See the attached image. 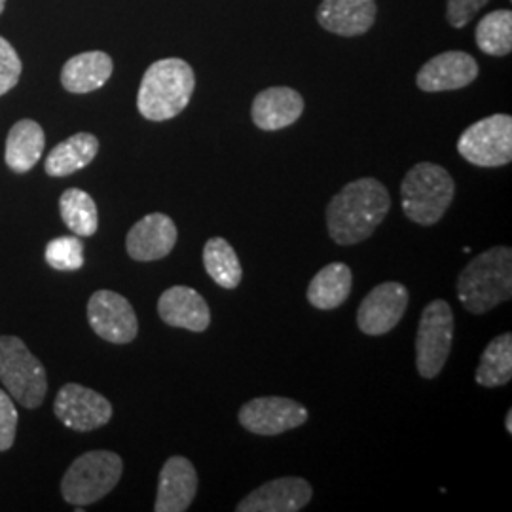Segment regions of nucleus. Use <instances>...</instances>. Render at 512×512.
I'll use <instances>...</instances> for the list:
<instances>
[{"label":"nucleus","instance_id":"dca6fc26","mask_svg":"<svg viewBox=\"0 0 512 512\" xmlns=\"http://www.w3.org/2000/svg\"><path fill=\"white\" fill-rule=\"evenodd\" d=\"M196 494H198V473L192 461L183 456L167 459L160 471L154 511H188Z\"/></svg>","mask_w":512,"mask_h":512},{"label":"nucleus","instance_id":"473e14b6","mask_svg":"<svg viewBox=\"0 0 512 512\" xmlns=\"http://www.w3.org/2000/svg\"><path fill=\"white\" fill-rule=\"evenodd\" d=\"M4 6H6V0H0V14L4 12Z\"/></svg>","mask_w":512,"mask_h":512},{"label":"nucleus","instance_id":"7c9ffc66","mask_svg":"<svg viewBox=\"0 0 512 512\" xmlns=\"http://www.w3.org/2000/svg\"><path fill=\"white\" fill-rule=\"evenodd\" d=\"M490 0H448L446 19L452 27H465Z\"/></svg>","mask_w":512,"mask_h":512},{"label":"nucleus","instance_id":"6ab92c4d","mask_svg":"<svg viewBox=\"0 0 512 512\" xmlns=\"http://www.w3.org/2000/svg\"><path fill=\"white\" fill-rule=\"evenodd\" d=\"M304 99L293 88H268L258 93L253 101L251 116L258 129L277 131L289 128L302 116Z\"/></svg>","mask_w":512,"mask_h":512},{"label":"nucleus","instance_id":"4be33fe9","mask_svg":"<svg viewBox=\"0 0 512 512\" xmlns=\"http://www.w3.org/2000/svg\"><path fill=\"white\" fill-rule=\"evenodd\" d=\"M353 274L344 262H332L319 270L308 287V302L317 310H336L351 294Z\"/></svg>","mask_w":512,"mask_h":512},{"label":"nucleus","instance_id":"f3484780","mask_svg":"<svg viewBox=\"0 0 512 512\" xmlns=\"http://www.w3.org/2000/svg\"><path fill=\"white\" fill-rule=\"evenodd\" d=\"M158 313L165 325L190 332H205L211 325V310L202 294L177 285L167 289L158 300Z\"/></svg>","mask_w":512,"mask_h":512},{"label":"nucleus","instance_id":"bb28decb","mask_svg":"<svg viewBox=\"0 0 512 512\" xmlns=\"http://www.w3.org/2000/svg\"><path fill=\"white\" fill-rule=\"evenodd\" d=\"M476 44L484 54L503 57L512 50V12L495 10L476 25Z\"/></svg>","mask_w":512,"mask_h":512},{"label":"nucleus","instance_id":"cd10ccee","mask_svg":"<svg viewBox=\"0 0 512 512\" xmlns=\"http://www.w3.org/2000/svg\"><path fill=\"white\" fill-rule=\"evenodd\" d=\"M46 262L59 272H76L84 266V243L78 236H61L46 245Z\"/></svg>","mask_w":512,"mask_h":512},{"label":"nucleus","instance_id":"5701e85b","mask_svg":"<svg viewBox=\"0 0 512 512\" xmlns=\"http://www.w3.org/2000/svg\"><path fill=\"white\" fill-rule=\"evenodd\" d=\"M99 152V141L92 133H76L52 148L46 158V173L50 177H67L88 167Z\"/></svg>","mask_w":512,"mask_h":512},{"label":"nucleus","instance_id":"6e6552de","mask_svg":"<svg viewBox=\"0 0 512 512\" xmlns=\"http://www.w3.org/2000/svg\"><path fill=\"white\" fill-rule=\"evenodd\" d=\"M459 156L476 167H503L512 160V118L494 114L461 133Z\"/></svg>","mask_w":512,"mask_h":512},{"label":"nucleus","instance_id":"c85d7f7f","mask_svg":"<svg viewBox=\"0 0 512 512\" xmlns=\"http://www.w3.org/2000/svg\"><path fill=\"white\" fill-rule=\"evenodd\" d=\"M21 76V59L14 46L0 37V95L16 88Z\"/></svg>","mask_w":512,"mask_h":512},{"label":"nucleus","instance_id":"4468645a","mask_svg":"<svg viewBox=\"0 0 512 512\" xmlns=\"http://www.w3.org/2000/svg\"><path fill=\"white\" fill-rule=\"evenodd\" d=\"M478 76V63L465 52H444L429 59L416 76L421 92L439 93L461 90L473 84Z\"/></svg>","mask_w":512,"mask_h":512},{"label":"nucleus","instance_id":"b1692460","mask_svg":"<svg viewBox=\"0 0 512 512\" xmlns=\"http://www.w3.org/2000/svg\"><path fill=\"white\" fill-rule=\"evenodd\" d=\"M203 266L220 289H226V291L238 289L243 279L238 253L224 238H211L205 243Z\"/></svg>","mask_w":512,"mask_h":512},{"label":"nucleus","instance_id":"393cba45","mask_svg":"<svg viewBox=\"0 0 512 512\" xmlns=\"http://www.w3.org/2000/svg\"><path fill=\"white\" fill-rule=\"evenodd\" d=\"M476 384L482 387H501L512 378V334L505 332L494 338L480 357L476 368Z\"/></svg>","mask_w":512,"mask_h":512},{"label":"nucleus","instance_id":"423d86ee","mask_svg":"<svg viewBox=\"0 0 512 512\" xmlns=\"http://www.w3.org/2000/svg\"><path fill=\"white\" fill-rule=\"evenodd\" d=\"M0 382L25 408H38L48 391L46 368L16 336H0Z\"/></svg>","mask_w":512,"mask_h":512},{"label":"nucleus","instance_id":"a211bd4d","mask_svg":"<svg viewBox=\"0 0 512 512\" xmlns=\"http://www.w3.org/2000/svg\"><path fill=\"white\" fill-rule=\"evenodd\" d=\"M376 12V0H323L317 21L334 35L359 37L374 25Z\"/></svg>","mask_w":512,"mask_h":512},{"label":"nucleus","instance_id":"c756f323","mask_svg":"<svg viewBox=\"0 0 512 512\" xmlns=\"http://www.w3.org/2000/svg\"><path fill=\"white\" fill-rule=\"evenodd\" d=\"M18 431V410L14 399L0 389V452L12 448Z\"/></svg>","mask_w":512,"mask_h":512},{"label":"nucleus","instance_id":"9b49d317","mask_svg":"<svg viewBox=\"0 0 512 512\" xmlns=\"http://www.w3.org/2000/svg\"><path fill=\"white\" fill-rule=\"evenodd\" d=\"M55 416L69 429L88 433L112 420V404L101 393L80 384H67L57 393Z\"/></svg>","mask_w":512,"mask_h":512},{"label":"nucleus","instance_id":"39448f33","mask_svg":"<svg viewBox=\"0 0 512 512\" xmlns=\"http://www.w3.org/2000/svg\"><path fill=\"white\" fill-rule=\"evenodd\" d=\"M124 473V461L109 450H93L74 459L61 480V494L71 505H92L109 495Z\"/></svg>","mask_w":512,"mask_h":512},{"label":"nucleus","instance_id":"0eeeda50","mask_svg":"<svg viewBox=\"0 0 512 512\" xmlns=\"http://www.w3.org/2000/svg\"><path fill=\"white\" fill-rule=\"evenodd\" d=\"M456 319L448 302L433 300L421 313L416 334V366L421 378L433 380L446 365L454 344Z\"/></svg>","mask_w":512,"mask_h":512},{"label":"nucleus","instance_id":"20e7f679","mask_svg":"<svg viewBox=\"0 0 512 512\" xmlns=\"http://www.w3.org/2000/svg\"><path fill=\"white\" fill-rule=\"evenodd\" d=\"M456 183L452 175L437 164H416L401 184V202L406 219L420 224H437L454 202Z\"/></svg>","mask_w":512,"mask_h":512},{"label":"nucleus","instance_id":"f257e3e1","mask_svg":"<svg viewBox=\"0 0 512 512\" xmlns=\"http://www.w3.org/2000/svg\"><path fill=\"white\" fill-rule=\"evenodd\" d=\"M391 209V196L378 179L346 184L327 207V228L334 243L349 247L370 238Z\"/></svg>","mask_w":512,"mask_h":512},{"label":"nucleus","instance_id":"a878e982","mask_svg":"<svg viewBox=\"0 0 512 512\" xmlns=\"http://www.w3.org/2000/svg\"><path fill=\"white\" fill-rule=\"evenodd\" d=\"M61 219L78 238H90L99 228V213L92 196L80 188H69L59 198Z\"/></svg>","mask_w":512,"mask_h":512},{"label":"nucleus","instance_id":"2f4dec72","mask_svg":"<svg viewBox=\"0 0 512 512\" xmlns=\"http://www.w3.org/2000/svg\"><path fill=\"white\" fill-rule=\"evenodd\" d=\"M505 427H507V433L512 435V410H509V414H507V420H505Z\"/></svg>","mask_w":512,"mask_h":512},{"label":"nucleus","instance_id":"2eb2a0df","mask_svg":"<svg viewBox=\"0 0 512 512\" xmlns=\"http://www.w3.org/2000/svg\"><path fill=\"white\" fill-rule=\"evenodd\" d=\"M177 226L164 213H150L133 224L126 238L128 255L137 262L162 260L177 245Z\"/></svg>","mask_w":512,"mask_h":512},{"label":"nucleus","instance_id":"ddd939ff","mask_svg":"<svg viewBox=\"0 0 512 512\" xmlns=\"http://www.w3.org/2000/svg\"><path fill=\"white\" fill-rule=\"evenodd\" d=\"M311 484L300 476L275 478L239 501L238 512H298L311 501Z\"/></svg>","mask_w":512,"mask_h":512},{"label":"nucleus","instance_id":"7ed1b4c3","mask_svg":"<svg viewBox=\"0 0 512 512\" xmlns=\"http://www.w3.org/2000/svg\"><path fill=\"white\" fill-rule=\"evenodd\" d=\"M511 296V247L499 245L480 253L459 274V302L469 313H488L511 300Z\"/></svg>","mask_w":512,"mask_h":512},{"label":"nucleus","instance_id":"f03ea898","mask_svg":"<svg viewBox=\"0 0 512 512\" xmlns=\"http://www.w3.org/2000/svg\"><path fill=\"white\" fill-rule=\"evenodd\" d=\"M196 90L194 69L179 57L152 63L141 80L137 109L150 122H165L179 116Z\"/></svg>","mask_w":512,"mask_h":512},{"label":"nucleus","instance_id":"9d476101","mask_svg":"<svg viewBox=\"0 0 512 512\" xmlns=\"http://www.w3.org/2000/svg\"><path fill=\"white\" fill-rule=\"evenodd\" d=\"M93 332L110 344H129L137 338L139 321L128 298L114 291H97L88 302Z\"/></svg>","mask_w":512,"mask_h":512},{"label":"nucleus","instance_id":"f8f14e48","mask_svg":"<svg viewBox=\"0 0 512 512\" xmlns=\"http://www.w3.org/2000/svg\"><path fill=\"white\" fill-rule=\"evenodd\" d=\"M410 293L403 283L385 281L366 294L357 311V325L366 336H384L403 319Z\"/></svg>","mask_w":512,"mask_h":512},{"label":"nucleus","instance_id":"aec40b11","mask_svg":"<svg viewBox=\"0 0 512 512\" xmlns=\"http://www.w3.org/2000/svg\"><path fill=\"white\" fill-rule=\"evenodd\" d=\"M112 59L105 52H84L71 57L63 71L61 84L67 92L90 93L103 88L112 76Z\"/></svg>","mask_w":512,"mask_h":512},{"label":"nucleus","instance_id":"1a4fd4ad","mask_svg":"<svg viewBox=\"0 0 512 512\" xmlns=\"http://www.w3.org/2000/svg\"><path fill=\"white\" fill-rule=\"evenodd\" d=\"M308 410L287 397H256L239 410V423L253 435L275 437L308 421Z\"/></svg>","mask_w":512,"mask_h":512},{"label":"nucleus","instance_id":"412c9836","mask_svg":"<svg viewBox=\"0 0 512 512\" xmlns=\"http://www.w3.org/2000/svg\"><path fill=\"white\" fill-rule=\"evenodd\" d=\"M46 145L44 129L35 120H19L6 139L4 160L16 173H27L38 164Z\"/></svg>","mask_w":512,"mask_h":512}]
</instances>
